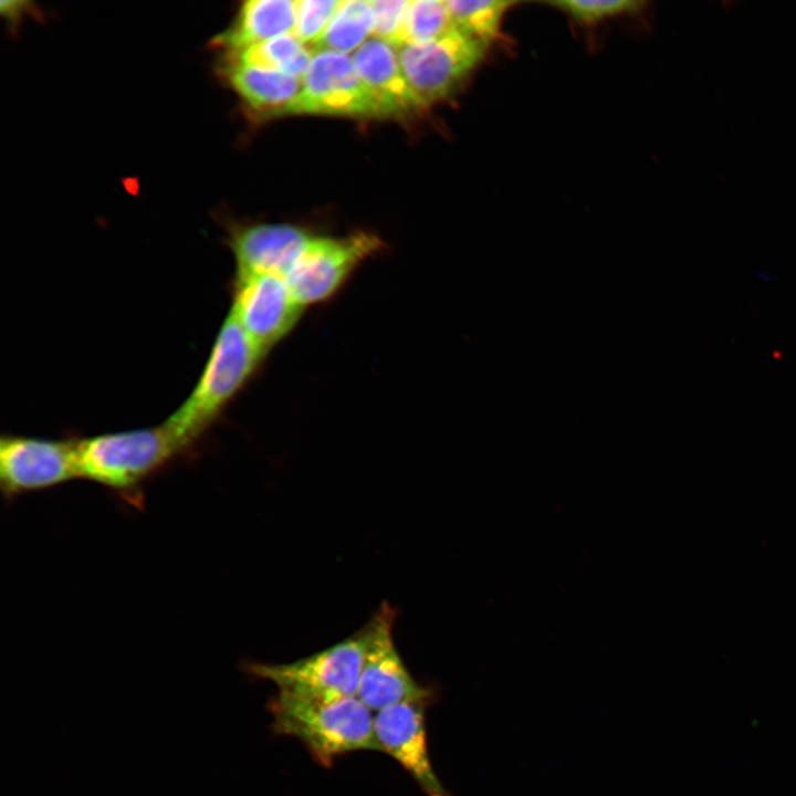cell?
Masks as SVG:
<instances>
[{
  "label": "cell",
  "instance_id": "cell-22",
  "mask_svg": "<svg viewBox=\"0 0 796 796\" xmlns=\"http://www.w3.org/2000/svg\"><path fill=\"white\" fill-rule=\"evenodd\" d=\"M409 0H371L375 24L373 35L394 48L404 45V29Z\"/></svg>",
  "mask_w": 796,
  "mask_h": 796
},
{
  "label": "cell",
  "instance_id": "cell-13",
  "mask_svg": "<svg viewBox=\"0 0 796 796\" xmlns=\"http://www.w3.org/2000/svg\"><path fill=\"white\" fill-rule=\"evenodd\" d=\"M352 59L380 117H405L423 108L404 74L397 49L391 44L373 36L354 52Z\"/></svg>",
  "mask_w": 796,
  "mask_h": 796
},
{
  "label": "cell",
  "instance_id": "cell-19",
  "mask_svg": "<svg viewBox=\"0 0 796 796\" xmlns=\"http://www.w3.org/2000/svg\"><path fill=\"white\" fill-rule=\"evenodd\" d=\"M454 29L447 1L413 0L409 2L404 44L434 40Z\"/></svg>",
  "mask_w": 796,
  "mask_h": 796
},
{
  "label": "cell",
  "instance_id": "cell-1",
  "mask_svg": "<svg viewBox=\"0 0 796 796\" xmlns=\"http://www.w3.org/2000/svg\"><path fill=\"white\" fill-rule=\"evenodd\" d=\"M193 453L166 420L154 427L78 438L82 479L136 509H142L144 488L151 478Z\"/></svg>",
  "mask_w": 796,
  "mask_h": 796
},
{
  "label": "cell",
  "instance_id": "cell-7",
  "mask_svg": "<svg viewBox=\"0 0 796 796\" xmlns=\"http://www.w3.org/2000/svg\"><path fill=\"white\" fill-rule=\"evenodd\" d=\"M396 610L384 603L364 626L366 649L357 698L371 711L402 702L427 703L432 691L407 669L394 639Z\"/></svg>",
  "mask_w": 796,
  "mask_h": 796
},
{
  "label": "cell",
  "instance_id": "cell-17",
  "mask_svg": "<svg viewBox=\"0 0 796 796\" xmlns=\"http://www.w3.org/2000/svg\"><path fill=\"white\" fill-rule=\"evenodd\" d=\"M375 24L370 1L345 0L339 6L313 51L355 52L373 34Z\"/></svg>",
  "mask_w": 796,
  "mask_h": 796
},
{
  "label": "cell",
  "instance_id": "cell-23",
  "mask_svg": "<svg viewBox=\"0 0 796 796\" xmlns=\"http://www.w3.org/2000/svg\"><path fill=\"white\" fill-rule=\"evenodd\" d=\"M29 1H1L0 11L11 24H17L23 14L33 11Z\"/></svg>",
  "mask_w": 796,
  "mask_h": 796
},
{
  "label": "cell",
  "instance_id": "cell-8",
  "mask_svg": "<svg viewBox=\"0 0 796 796\" xmlns=\"http://www.w3.org/2000/svg\"><path fill=\"white\" fill-rule=\"evenodd\" d=\"M381 248L371 233L343 238L315 237L284 276L294 298L303 306L332 297L355 269Z\"/></svg>",
  "mask_w": 796,
  "mask_h": 796
},
{
  "label": "cell",
  "instance_id": "cell-12",
  "mask_svg": "<svg viewBox=\"0 0 796 796\" xmlns=\"http://www.w3.org/2000/svg\"><path fill=\"white\" fill-rule=\"evenodd\" d=\"M313 234L289 223H253L231 230L235 277L255 274L285 276L301 256Z\"/></svg>",
  "mask_w": 796,
  "mask_h": 796
},
{
  "label": "cell",
  "instance_id": "cell-3",
  "mask_svg": "<svg viewBox=\"0 0 796 796\" xmlns=\"http://www.w3.org/2000/svg\"><path fill=\"white\" fill-rule=\"evenodd\" d=\"M268 708L273 731L300 740L324 766L343 754L381 752L375 736L374 715L357 696L316 700L277 692Z\"/></svg>",
  "mask_w": 796,
  "mask_h": 796
},
{
  "label": "cell",
  "instance_id": "cell-11",
  "mask_svg": "<svg viewBox=\"0 0 796 796\" xmlns=\"http://www.w3.org/2000/svg\"><path fill=\"white\" fill-rule=\"evenodd\" d=\"M427 703L402 702L374 714L380 751L398 762L426 796H450L436 775L427 745Z\"/></svg>",
  "mask_w": 796,
  "mask_h": 796
},
{
  "label": "cell",
  "instance_id": "cell-5",
  "mask_svg": "<svg viewBox=\"0 0 796 796\" xmlns=\"http://www.w3.org/2000/svg\"><path fill=\"white\" fill-rule=\"evenodd\" d=\"M489 42L458 29L397 49L404 74L425 107L450 96L483 59Z\"/></svg>",
  "mask_w": 796,
  "mask_h": 796
},
{
  "label": "cell",
  "instance_id": "cell-18",
  "mask_svg": "<svg viewBox=\"0 0 796 796\" xmlns=\"http://www.w3.org/2000/svg\"><path fill=\"white\" fill-rule=\"evenodd\" d=\"M512 4L502 0L447 1L454 28L489 43L496 36L501 19Z\"/></svg>",
  "mask_w": 796,
  "mask_h": 796
},
{
  "label": "cell",
  "instance_id": "cell-21",
  "mask_svg": "<svg viewBox=\"0 0 796 796\" xmlns=\"http://www.w3.org/2000/svg\"><path fill=\"white\" fill-rule=\"evenodd\" d=\"M339 0L296 1L293 34L311 49L321 39L333 19Z\"/></svg>",
  "mask_w": 796,
  "mask_h": 796
},
{
  "label": "cell",
  "instance_id": "cell-16",
  "mask_svg": "<svg viewBox=\"0 0 796 796\" xmlns=\"http://www.w3.org/2000/svg\"><path fill=\"white\" fill-rule=\"evenodd\" d=\"M313 55L314 51L310 46L302 43L293 33H289L239 53L226 55L223 61L277 71L302 80Z\"/></svg>",
  "mask_w": 796,
  "mask_h": 796
},
{
  "label": "cell",
  "instance_id": "cell-2",
  "mask_svg": "<svg viewBox=\"0 0 796 796\" xmlns=\"http://www.w3.org/2000/svg\"><path fill=\"white\" fill-rule=\"evenodd\" d=\"M264 356L229 313L192 391L166 419L195 452Z\"/></svg>",
  "mask_w": 796,
  "mask_h": 796
},
{
  "label": "cell",
  "instance_id": "cell-15",
  "mask_svg": "<svg viewBox=\"0 0 796 796\" xmlns=\"http://www.w3.org/2000/svg\"><path fill=\"white\" fill-rule=\"evenodd\" d=\"M296 1L249 0L232 24L214 36L212 45L235 54L276 36L294 32Z\"/></svg>",
  "mask_w": 796,
  "mask_h": 796
},
{
  "label": "cell",
  "instance_id": "cell-6",
  "mask_svg": "<svg viewBox=\"0 0 796 796\" xmlns=\"http://www.w3.org/2000/svg\"><path fill=\"white\" fill-rule=\"evenodd\" d=\"M75 479H82L78 438L1 437L0 489L6 500L50 490Z\"/></svg>",
  "mask_w": 796,
  "mask_h": 796
},
{
  "label": "cell",
  "instance_id": "cell-20",
  "mask_svg": "<svg viewBox=\"0 0 796 796\" xmlns=\"http://www.w3.org/2000/svg\"><path fill=\"white\" fill-rule=\"evenodd\" d=\"M574 21L590 25L606 19L637 12L645 3L631 0H558L547 2Z\"/></svg>",
  "mask_w": 796,
  "mask_h": 796
},
{
  "label": "cell",
  "instance_id": "cell-10",
  "mask_svg": "<svg viewBox=\"0 0 796 796\" xmlns=\"http://www.w3.org/2000/svg\"><path fill=\"white\" fill-rule=\"evenodd\" d=\"M298 114L380 117L353 59L334 51H314L302 78Z\"/></svg>",
  "mask_w": 796,
  "mask_h": 796
},
{
  "label": "cell",
  "instance_id": "cell-9",
  "mask_svg": "<svg viewBox=\"0 0 796 796\" xmlns=\"http://www.w3.org/2000/svg\"><path fill=\"white\" fill-rule=\"evenodd\" d=\"M303 310L281 275L235 277L229 313L264 354L292 331Z\"/></svg>",
  "mask_w": 796,
  "mask_h": 796
},
{
  "label": "cell",
  "instance_id": "cell-14",
  "mask_svg": "<svg viewBox=\"0 0 796 796\" xmlns=\"http://www.w3.org/2000/svg\"><path fill=\"white\" fill-rule=\"evenodd\" d=\"M222 76L255 115L298 114L302 80L277 71L222 61Z\"/></svg>",
  "mask_w": 796,
  "mask_h": 796
},
{
  "label": "cell",
  "instance_id": "cell-4",
  "mask_svg": "<svg viewBox=\"0 0 796 796\" xmlns=\"http://www.w3.org/2000/svg\"><path fill=\"white\" fill-rule=\"evenodd\" d=\"M366 649L363 627L342 641L287 663L245 662L249 674L272 682L277 692L316 700L357 695Z\"/></svg>",
  "mask_w": 796,
  "mask_h": 796
}]
</instances>
